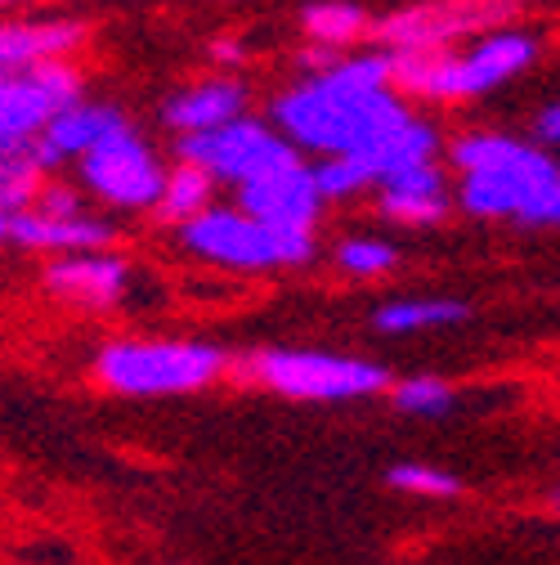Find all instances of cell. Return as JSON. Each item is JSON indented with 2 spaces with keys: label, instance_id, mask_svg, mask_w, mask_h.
<instances>
[{
  "label": "cell",
  "instance_id": "24",
  "mask_svg": "<svg viewBox=\"0 0 560 565\" xmlns=\"http://www.w3.org/2000/svg\"><path fill=\"white\" fill-rule=\"evenodd\" d=\"M457 404L453 386L444 377H408L395 386V408L412 417H444Z\"/></svg>",
  "mask_w": 560,
  "mask_h": 565
},
{
  "label": "cell",
  "instance_id": "11",
  "mask_svg": "<svg viewBox=\"0 0 560 565\" xmlns=\"http://www.w3.org/2000/svg\"><path fill=\"white\" fill-rule=\"evenodd\" d=\"M238 206L251 211L256 221H269V225H283V230H305L314 234L319 216H323V193H319V180H314V167L301 158L273 167L247 184H238Z\"/></svg>",
  "mask_w": 560,
  "mask_h": 565
},
{
  "label": "cell",
  "instance_id": "14",
  "mask_svg": "<svg viewBox=\"0 0 560 565\" xmlns=\"http://www.w3.org/2000/svg\"><path fill=\"white\" fill-rule=\"evenodd\" d=\"M126 126V113L117 104H104V99H77V104H67L63 113H54L45 121V130L32 139V153L45 171L63 167V162H77L86 149H95L99 139L108 130Z\"/></svg>",
  "mask_w": 560,
  "mask_h": 565
},
{
  "label": "cell",
  "instance_id": "15",
  "mask_svg": "<svg viewBox=\"0 0 560 565\" xmlns=\"http://www.w3.org/2000/svg\"><path fill=\"white\" fill-rule=\"evenodd\" d=\"M247 113V86L238 77H202V82H189L180 90L166 95L162 104V121L171 135H197V130H216L234 117Z\"/></svg>",
  "mask_w": 560,
  "mask_h": 565
},
{
  "label": "cell",
  "instance_id": "21",
  "mask_svg": "<svg viewBox=\"0 0 560 565\" xmlns=\"http://www.w3.org/2000/svg\"><path fill=\"white\" fill-rule=\"evenodd\" d=\"M41 184H45V167L36 162L32 145L0 149V211H6V216L32 206L36 193H41Z\"/></svg>",
  "mask_w": 560,
  "mask_h": 565
},
{
  "label": "cell",
  "instance_id": "17",
  "mask_svg": "<svg viewBox=\"0 0 560 565\" xmlns=\"http://www.w3.org/2000/svg\"><path fill=\"white\" fill-rule=\"evenodd\" d=\"M117 238V230L90 211H73V216H50V211L23 206L10 216V243L28 247V252H95L108 247Z\"/></svg>",
  "mask_w": 560,
  "mask_h": 565
},
{
  "label": "cell",
  "instance_id": "1",
  "mask_svg": "<svg viewBox=\"0 0 560 565\" xmlns=\"http://www.w3.org/2000/svg\"><path fill=\"white\" fill-rule=\"evenodd\" d=\"M412 104L390 82V50H345L327 67H314L297 86L278 90L273 126L301 153H355L368 158L381 135L403 121Z\"/></svg>",
  "mask_w": 560,
  "mask_h": 565
},
{
  "label": "cell",
  "instance_id": "3",
  "mask_svg": "<svg viewBox=\"0 0 560 565\" xmlns=\"http://www.w3.org/2000/svg\"><path fill=\"white\" fill-rule=\"evenodd\" d=\"M542 54V36L520 23H494L449 50H403L390 54V82L417 104H471L488 90L525 77Z\"/></svg>",
  "mask_w": 560,
  "mask_h": 565
},
{
  "label": "cell",
  "instance_id": "29",
  "mask_svg": "<svg viewBox=\"0 0 560 565\" xmlns=\"http://www.w3.org/2000/svg\"><path fill=\"white\" fill-rule=\"evenodd\" d=\"M475 6H488L498 14H511V10H525V6H547V0H475Z\"/></svg>",
  "mask_w": 560,
  "mask_h": 565
},
{
  "label": "cell",
  "instance_id": "20",
  "mask_svg": "<svg viewBox=\"0 0 560 565\" xmlns=\"http://www.w3.org/2000/svg\"><path fill=\"white\" fill-rule=\"evenodd\" d=\"M462 319H471V310L462 301H390V306H381L373 315L377 332H390V337L449 328V323H462Z\"/></svg>",
  "mask_w": 560,
  "mask_h": 565
},
{
  "label": "cell",
  "instance_id": "26",
  "mask_svg": "<svg viewBox=\"0 0 560 565\" xmlns=\"http://www.w3.org/2000/svg\"><path fill=\"white\" fill-rule=\"evenodd\" d=\"M32 206L36 211H50V216H73V211H86V202H82V193L73 184H54V180L41 184V193H36Z\"/></svg>",
  "mask_w": 560,
  "mask_h": 565
},
{
  "label": "cell",
  "instance_id": "2",
  "mask_svg": "<svg viewBox=\"0 0 560 565\" xmlns=\"http://www.w3.org/2000/svg\"><path fill=\"white\" fill-rule=\"evenodd\" d=\"M449 162L457 171L453 202L466 216L560 230V162L551 149L503 130H462Z\"/></svg>",
  "mask_w": 560,
  "mask_h": 565
},
{
  "label": "cell",
  "instance_id": "28",
  "mask_svg": "<svg viewBox=\"0 0 560 565\" xmlns=\"http://www.w3.org/2000/svg\"><path fill=\"white\" fill-rule=\"evenodd\" d=\"M534 145H542V149H560V99H551V104H542L538 108V117H534Z\"/></svg>",
  "mask_w": 560,
  "mask_h": 565
},
{
  "label": "cell",
  "instance_id": "23",
  "mask_svg": "<svg viewBox=\"0 0 560 565\" xmlns=\"http://www.w3.org/2000/svg\"><path fill=\"white\" fill-rule=\"evenodd\" d=\"M399 265V247H390L386 238H345L336 247V269L349 278H381Z\"/></svg>",
  "mask_w": 560,
  "mask_h": 565
},
{
  "label": "cell",
  "instance_id": "4",
  "mask_svg": "<svg viewBox=\"0 0 560 565\" xmlns=\"http://www.w3.org/2000/svg\"><path fill=\"white\" fill-rule=\"evenodd\" d=\"M180 247L225 269H292L314 256V234L256 221L243 206H206L180 225Z\"/></svg>",
  "mask_w": 560,
  "mask_h": 565
},
{
  "label": "cell",
  "instance_id": "12",
  "mask_svg": "<svg viewBox=\"0 0 560 565\" xmlns=\"http://www.w3.org/2000/svg\"><path fill=\"white\" fill-rule=\"evenodd\" d=\"M90 41V23L73 14H10L0 10V67H32L45 58H77Z\"/></svg>",
  "mask_w": 560,
  "mask_h": 565
},
{
  "label": "cell",
  "instance_id": "19",
  "mask_svg": "<svg viewBox=\"0 0 560 565\" xmlns=\"http://www.w3.org/2000/svg\"><path fill=\"white\" fill-rule=\"evenodd\" d=\"M216 202V175L212 171H202L193 162H180V167H166V180H162V193L153 202V216L162 225H184L193 221L197 211H206Z\"/></svg>",
  "mask_w": 560,
  "mask_h": 565
},
{
  "label": "cell",
  "instance_id": "22",
  "mask_svg": "<svg viewBox=\"0 0 560 565\" xmlns=\"http://www.w3.org/2000/svg\"><path fill=\"white\" fill-rule=\"evenodd\" d=\"M310 167H314V180H319L323 202L359 198V193H368V189L377 184V175L368 171V162L355 158V153H327V158H319V162H310Z\"/></svg>",
  "mask_w": 560,
  "mask_h": 565
},
{
  "label": "cell",
  "instance_id": "30",
  "mask_svg": "<svg viewBox=\"0 0 560 565\" xmlns=\"http://www.w3.org/2000/svg\"><path fill=\"white\" fill-rule=\"evenodd\" d=\"M6 238H10V216L0 211V243H6Z\"/></svg>",
  "mask_w": 560,
  "mask_h": 565
},
{
  "label": "cell",
  "instance_id": "18",
  "mask_svg": "<svg viewBox=\"0 0 560 565\" xmlns=\"http://www.w3.org/2000/svg\"><path fill=\"white\" fill-rule=\"evenodd\" d=\"M373 14L359 6V0H305L297 28L305 36V45L345 54V50H359L373 36Z\"/></svg>",
  "mask_w": 560,
  "mask_h": 565
},
{
  "label": "cell",
  "instance_id": "8",
  "mask_svg": "<svg viewBox=\"0 0 560 565\" xmlns=\"http://www.w3.org/2000/svg\"><path fill=\"white\" fill-rule=\"evenodd\" d=\"M175 158L180 162H193L202 171H212L216 180H229L234 189L283 167L292 158H301V149L292 139L269 126V121H256V117H234L216 130H197V135H175Z\"/></svg>",
  "mask_w": 560,
  "mask_h": 565
},
{
  "label": "cell",
  "instance_id": "27",
  "mask_svg": "<svg viewBox=\"0 0 560 565\" xmlns=\"http://www.w3.org/2000/svg\"><path fill=\"white\" fill-rule=\"evenodd\" d=\"M206 54H212V63H220V67H243L251 58V45L243 36H216L206 45Z\"/></svg>",
  "mask_w": 560,
  "mask_h": 565
},
{
  "label": "cell",
  "instance_id": "5",
  "mask_svg": "<svg viewBox=\"0 0 560 565\" xmlns=\"http://www.w3.org/2000/svg\"><path fill=\"white\" fill-rule=\"evenodd\" d=\"M95 373L117 395H193L225 373V355L206 341H112Z\"/></svg>",
  "mask_w": 560,
  "mask_h": 565
},
{
  "label": "cell",
  "instance_id": "6",
  "mask_svg": "<svg viewBox=\"0 0 560 565\" xmlns=\"http://www.w3.org/2000/svg\"><path fill=\"white\" fill-rule=\"evenodd\" d=\"M238 373L273 395L314 399V404L364 399L390 386L381 364L349 360V355H319V350H260V355H247L238 364Z\"/></svg>",
  "mask_w": 560,
  "mask_h": 565
},
{
  "label": "cell",
  "instance_id": "16",
  "mask_svg": "<svg viewBox=\"0 0 560 565\" xmlns=\"http://www.w3.org/2000/svg\"><path fill=\"white\" fill-rule=\"evenodd\" d=\"M45 288L67 297V301H82V306H112L130 288V265L108 256L104 247H95V252H63L45 269Z\"/></svg>",
  "mask_w": 560,
  "mask_h": 565
},
{
  "label": "cell",
  "instance_id": "13",
  "mask_svg": "<svg viewBox=\"0 0 560 565\" xmlns=\"http://www.w3.org/2000/svg\"><path fill=\"white\" fill-rule=\"evenodd\" d=\"M373 189H377L381 216L395 221V225H412V230L440 225L449 216V206H453V189H449L440 162H417V167L390 171Z\"/></svg>",
  "mask_w": 560,
  "mask_h": 565
},
{
  "label": "cell",
  "instance_id": "9",
  "mask_svg": "<svg viewBox=\"0 0 560 565\" xmlns=\"http://www.w3.org/2000/svg\"><path fill=\"white\" fill-rule=\"evenodd\" d=\"M86 95V73L73 58H45L14 67L0 82V149H23L45 130L54 113Z\"/></svg>",
  "mask_w": 560,
  "mask_h": 565
},
{
  "label": "cell",
  "instance_id": "31",
  "mask_svg": "<svg viewBox=\"0 0 560 565\" xmlns=\"http://www.w3.org/2000/svg\"><path fill=\"white\" fill-rule=\"evenodd\" d=\"M551 508H556V512H560V489H556V493H551Z\"/></svg>",
  "mask_w": 560,
  "mask_h": 565
},
{
  "label": "cell",
  "instance_id": "32",
  "mask_svg": "<svg viewBox=\"0 0 560 565\" xmlns=\"http://www.w3.org/2000/svg\"><path fill=\"white\" fill-rule=\"evenodd\" d=\"M0 82H6V67H0Z\"/></svg>",
  "mask_w": 560,
  "mask_h": 565
},
{
  "label": "cell",
  "instance_id": "7",
  "mask_svg": "<svg viewBox=\"0 0 560 565\" xmlns=\"http://www.w3.org/2000/svg\"><path fill=\"white\" fill-rule=\"evenodd\" d=\"M77 175H82L86 193L112 211H153L162 180H166V167L153 153L149 139L126 121L77 158Z\"/></svg>",
  "mask_w": 560,
  "mask_h": 565
},
{
  "label": "cell",
  "instance_id": "25",
  "mask_svg": "<svg viewBox=\"0 0 560 565\" xmlns=\"http://www.w3.org/2000/svg\"><path fill=\"white\" fill-rule=\"evenodd\" d=\"M386 480L399 493H417V499H453V493H462V480L453 471L427 467V462H399L386 471Z\"/></svg>",
  "mask_w": 560,
  "mask_h": 565
},
{
  "label": "cell",
  "instance_id": "10",
  "mask_svg": "<svg viewBox=\"0 0 560 565\" xmlns=\"http://www.w3.org/2000/svg\"><path fill=\"white\" fill-rule=\"evenodd\" d=\"M507 14L475 6V0H403L390 14L373 23V36L381 50L403 54V50H449L471 41L475 32L503 23Z\"/></svg>",
  "mask_w": 560,
  "mask_h": 565
}]
</instances>
